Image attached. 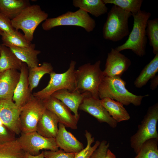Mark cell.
Listing matches in <instances>:
<instances>
[{
    "instance_id": "obj_1",
    "label": "cell",
    "mask_w": 158,
    "mask_h": 158,
    "mask_svg": "<svg viewBox=\"0 0 158 158\" xmlns=\"http://www.w3.org/2000/svg\"><path fill=\"white\" fill-rule=\"evenodd\" d=\"M126 83L121 77L104 76L98 88L100 99L109 98L118 102L123 105L132 104L138 106L141 104L143 98L148 96L138 95L130 92L126 88Z\"/></svg>"
},
{
    "instance_id": "obj_6",
    "label": "cell",
    "mask_w": 158,
    "mask_h": 158,
    "mask_svg": "<svg viewBox=\"0 0 158 158\" xmlns=\"http://www.w3.org/2000/svg\"><path fill=\"white\" fill-rule=\"evenodd\" d=\"M158 121L157 102L149 107L141 123L138 126L137 132L130 138V147L136 154L146 141L151 139H158L157 128Z\"/></svg>"
},
{
    "instance_id": "obj_39",
    "label": "cell",
    "mask_w": 158,
    "mask_h": 158,
    "mask_svg": "<svg viewBox=\"0 0 158 158\" xmlns=\"http://www.w3.org/2000/svg\"><path fill=\"white\" fill-rule=\"evenodd\" d=\"M103 158H116L115 154L109 149L107 150L105 155Z\"/></svg>"
},
{
    "instance_id": "obj_13",
    "label": "cell",
    "mask_w": 158,
    "mask_h": 158,
    "mask_svg": "<svg viewBox=\"0 0 158 158\" xmlns=\"http://www.w3.org/2000/svg\"><path fill=\"white\" fill-rule=\"evenodd\" d=\"M46 109L53 113L58 118L59 123L66 127L75 130L78 128V120L71 111L59 100L50 96L42 100Z\"/></svg>"
},
{
    "instance_id": "obj_27",
    "label": "cell",
    "mask_w": 158,
    "mask_h": 158,
    "mask_svg": "<svg viewBox=\"0 0 158 158\" xmlns=\"http://www.w3.org/2000/svg\"><path fill=\"white\" fill-rule=\"evenodd\" d=\"M1 35L3 42L2 44L8 47H28L32 44L28 41L24 35L18 30H16L14 32L11 33L3 32Z\"/></svg>"
},
{
    "instance_id": "obj_28",
    "label": "cell",
    "mask_w": 158,
    "mask_h": 158,
    "mask_svg": "<svg viewBox=\"0 0 158 158\" xmlns=\"http://www.w3.org/2000/svg\"><path fill=\"white\" fill-rule=\"evenodd\" d=\"M25 153L17 139L0 144V158H24Z\"/></svg>"
},
{
    "instance_id": "obj_7",
    "label": "cell",
    "mask_w": 158,
    "mask_h": 158,
    "mask_svg": "<svg viewBox=\"0 0 158 158\" xmlns=\"http://www.w3.org/2000/svg\"><path fill=\"white\" fill-rule=\"evenodd\" d=\"M76 62L71 60L68 69L62 73L53 71L50 74V79L47 86L42 90L32 94L35 97L43 100L51 96L55 92L66 89L72 92L76 90L75 67Z\"/></svg>"
},
{
    "instance_id": "obj_14",
    "label": "cell",
    "mask_w": 158,
    "mask_h": 158,
    "mask_svg": "<svg viewBox=\"0 0 158 158\" xmlns=\"http://www.w3.org/2000/svg\"><path fill=\"white\" fill-rule=\"evenodd\" d=\"M131 64L129 58L112 48L108 54L105 68L103 71L104 75V76L121 77Z\"/></svg>"
},
{
    "instance_id": "obj_24",
    "label": "cell",
    "mask_w": 158,
    "mask_h": 158,
    "mask_svg": "<svg viewBox=\"0 0 158 158\" xmlns=\"http://www.w3.org/2000/svg\"><path fill=\"white\" fill-rule=\"evenodd\" d=\"M73 4L96 17L106 13L108 10L103 0H73Z\"/></svg>"
},
{
    "instance_id": "obj_34",
    "label": "cell",
    "mask_w": 158,
    "mask_h": 158,
    "mask_svg": "<svg viewBox=\"0 0 158 158\" xmlns=\"http://www.w3.org/2000/svg\"><path fill=\"white\" fill-rule=\"evenodd\" d=\"M44 155V158H74L75 153H66L60 149L56 151L45 150Z\"/></svg>"
},
{
    "instance_id": "obj_36",
    "label": "cell",
    "mask_w": 158,
    "mask_h": 158,
    "mask_svg": "<svg viewBox=\"0 0 158 158\" xmlns=\"http://www.w3.org/2000/svg\"><path fill=\"white\" fill-rule=\"evenodd\" d=\"M109 146V142L105 140H102L90 158H103Z\"/></svg>"
},
{
    "instance_id": "obj_19",
    "label": "cell",
    "mask_w": 158,
    "mask_h": 158,
    "mask_svg": "<svg viewBox=\"0 0 158 158\" xmlns=\"http://www.w3.org/2000/svg\"><path fill=\"white\" fill-rule=\"evenodd\" d=\"M59 123L56 116L46 109L37 123L36 131L45 137L55 138L58 132Z\"/></svg>"
},
{
    "instance_id": "obj_15",
    "label": "cell",
    "mask_w": 158,
    "mask_h": 158,
    "mask_svg": "<svg viewBox=\"0 0 158 158\" xmlns=\"http://www.w3.org/2000/svg\"><path fill=\"white\" fill-rule=\"evenodd\" d=\"M20 71L19 79L12 99L16 105L22 107L28 102L32 94L28 80V68L25 63H23Z\"/></svg>"
},
{
    "instance_id": "obj_38",
    "label": "cell",
    "mask_w": 158,
    "mask_h": 158,
    "mask_svg": "<svg viewBox=\"0 0 158 158\" xmlns=\"http://www.w3.org/2000/svg\"><path fill=\"white\" fill-rule=\"evenodd\" d=\"M24 158H44V151L39 154L36 155H32L27 153H25Z\"/></svg>"
},
{
    "instance_id": "obj_10",
    "label": "cell",
    "mask_w": 158,
    "mask_h": 158,
    "mask_svg": "<svg viewBox=\"0 0 158 158\" xmlns=\"http://www.w3.org/2000/svg\"><path fill=\"white\" fill-rule=\"evenodd\" d=\"M21 133L17 139L25 153L36 155L39 154L40 151L43 150L53 151L59 150L55 138L45 137L36 131Z\"/></svg>"
},
{
    "instance_id": "obj_35",
    "label": "cell",
    "mask_w": 158,
    "mask_h": 158,
    "mask_svg": "<svg viewBox=\"0 0 158 158\" xmlns=\"http://www.w3.org/2000/svg\"><path fill=\"white\" fill-rule=\"evenodd\" d=\"M0 29L3 32L8 33H13L16 30L12 25L11 20L0 12Z\"/></svg>"
},
{
    "instance_id": "obj_4",
    "label": "cell",
    "mask_w": 158,
    "mask_h": 158,
    "mask_svg": "<svg viewBox=\"0 0 158 158\" xmlns=\"http://www.w3.org/2000/svg\"><path fill=\"white\" fill-rule=\"evenodd\" d=\"M132 14L113 5L108 13L103 28L104 38L114 42L119 41L130 34L128 19Z\"/></svg>"
},
{
    "instance_id": "obj_3",
    "label": "cell",
    "mask_w": 158,
    "mask_h": 158,
    "mask_svg": "<svg viewBox=\"0 0 158 158\" xmlns=\"http://www.w3.org/2000/svg\"><path fill=\"white\" fill-rule=\"evenodd\" d=\"M101 63L100 60L94 64L87 63L75 70L76 90L81 93H90L93 97L100 99L98 88L104 77Z\"/></svg>"
},
{
    "instance_id": "obj_11",
    "label": "cell",
    "mask_w": 158,
    "mask_h": 158,
    "mask_svg": "<svg viewBox=\"0 0 158 158\" xmlns=\"http://www.w3.org/2000/svg\"><path fill=\"white\" fill-rule=\"evenodd\" d=\"M21 108L12 99L0 100V119L16 135L21 133L20 120Z\"/></svg>"
},
{
    "instance_id": "obj_22",
    "label": "cell",
    "mask_w": 158,
    "mask_h": 158,
    "mask_svg": "<svg viewBox=\"0 0 158 158\" xmlns=\"http://www.w3.org/2000/svg\"><path fill=\"white\" fill-rule=\"evenodd\" d=\"M30 5L27 0H0V12L12 20Z\"/></svg>"
},
{
    "instance_id": "obj_9",
    "label": "cell",
    "mask_w": 158,
    "mask_h": 158,
    "mask_svg": "<svg viewBox=\"0 0 158 158\" xmlns=\"http://www.w3.org/2000/svg\"><path fill=\"white\" fill-rule=\"evenodd\" d=\"M46 109L42 100L32 94L21 108L20 115L21 133H26L36 131L37 123Z\"/></svg>"
},
{
    "instance_id": "obj_33",
    "label": "cell",
    "mask_w": 158,
    "mask_h": 158,
    "mask_svg": "<svg viewBox=\"0 0 158 158\" xmlns=\"http://www.w3.org/2000/svg\"><path fill=\"white\" fill-rule=\"evenodd\" d=\"M16 135L10 131L0 119V144L16 140Z\"/></svg>"
},
{
    "instance_id": "obj_25",
    "label": "cell",
    "mask_w": 158,
    "mask_h": 158,
    "mask_svg": "<svg viewBox=\"0 0 158 158\" xmlns=\"http://www.w3.org/2000/svg\"><path fill=\"white\" fill-rule=\"evenodd\" d=\"M147 64L140 72L134 82L137 88H141L145 85L149 80L153 78L158 71V53Z\"/></svg>"
},
{
    "instance_id": "obj_2",
    "label": "cell",
    "mask_w": 158,
    "mask_h": 158,
    "mask_svg": "<svg viewBox=\"0 0 158 158\" xmlns=\"http://www.w3.org/2000/svg\"><path fill=\"white\" fill-rule=\"evenodd\" d=\"M151 16L150 13L141 10L132 14L133 24L132 30L126 42L115 49L120 52L129 49L140 57L145 55L147 42L146 30L147 22Z\"/></svg>"
},
{
    "instance_id": "obj_40",
    "label": "cell",
    "mask_w": 158,
    "mask_h": 158,
    "mask_svg": "<svg viewBox=\"0 0 158 158\" xmlns=\"http://www.w3.org/2000/svg\"><path fill=\"white\" fill-rule=\"evenodd\" d=\"M3 32L0 29V35H1ZM0 52H1V47L0 46Z\"/></svg>"
},
{
    "instance_id": "obj_12",
    "label": "cell",
    "mask_w": 158,
    "mask_h": 158,
    "mask_svg": "<svg viewBox=\"0 0 158 158\" xmlns=\"http://www.w3.org/2000/svg\"><path fill=\"white\" fill-rule=\"evenodd\" d=\"M79 109L92 115L100 123H106L113 128L117 126L118 123L111 116L101 104L100 99L93 97L91 94L86 92Z\"/></svg>"
},
{
    "instance_id": "obj_37",
    "label": "cell",
    "mask_w": 158,
    "mask_h": 158,
    "mask_svg": "<svg viewBox=\"0 0 158 158\" xmlns=\"http://www.w3.org/2000/svg\"><path fill=\"white\" fill-rule=\"evenodd\" d=\"M151 80L150 88L152 90H154L157 88L158 84V75H155Z\"/></svg>"
},
{
    "instance_id": "obj_16",
    "label": "cell",
    "mask_w": 158,
    "mask_h": 158,
    "mask_svg": "<svg viewBox=\"0 0 158 158\" xmlns=\"http://www.w3.org/2000/svg\"><path fill=\"white\" fill-rule=\"evenodd\" d=\"M56 144L65 152L76 153L84 148L83 144L66 129L64 125L58 123V130L55 138Z\"/></svg>"
},
{
    "instance_id": "obj_18",
    "label": "cell",
    "mask_w": 158,
    "mask_h": 158,
    "mask_svg": "<svg viewBox=\"0 0 158 158\" xmlns=\"http://www.w3.org/2000/svg\"><path fill=\"white\" fill-rule=\"evenodd\" d=\"M86 92L81 93L77 90L71 92L66 89H61L53 93L51 96L59 100L73 112L79 120L78 112L79 107L82 102Z\"/></svg>"
},
{
    "instance_id": "obj_31",
    "label": "cell",
    "mask_w": 158,
    "mask_h": 158,
    "mask_svg": "<svg viewBox=\"0 0 158 158\" xmlns=\"http://www.w3.org/2000/svg\"><path fill=\"white\" fill-rule=\"evenodd\" d=\"M105 4H111L116 5L132 14L141 10L142 0H103Z\"/></svg>"
},
{
    "instance_id": "obj_8",
    "label": "cell",
    "mask_w": 158,
    "mask_h": 158,
    "mask_svg": "<svg viewBox=\"0 0 158 158\" xmlns=\"http://www.w3.org/2000/svg\"><path fill=\"white\" fill-rule=\"evenodd\" d=\"M96 25L95 20L88 13L79 9L75 12L68 11L57 17L48 18L42 23V26L44 30L48 31L59 26H78L89 32L94 30Z\"/></svg>"
},
{
    "instance_id": "obj_29",
    "label": "cell",
    "mask_w": 158,
    "mask_h": 158,
    "mask_svg": "<svg viewBox=\"0 0 158 158\" xmlns=\"http://www.w3.org/2000/svg\"><path fill=\"white\" fill-rule=\"evenodd\" d=\"M158 139L152 138L145 142L134 158H158Z\"/></svg>"
},
{
    "instance_id": "obj_23",
    "label": "cell",
    "mask_w": 158,
    "mask_h": 158,
    "mask_svg": "<svg viewBox=\"0 0 158 158\" xmlns=\"http://www.w3.org/2000/svg\"><path fill=\"white\" fill-rule=\"evenodd\" d=\"M0 46V73L10 69L20 70L23 62L9 47L2 44Z\"/></svg>"
},
{
    "instance_id": "obj_26",
    "label": "cell",
    "mask_w": 158,
    "mask_h": 158,
    "mask_svg": "<svg viewBox=\"0 0 158 158\" xmlns=\"http://www.w3.org/2000/svg\"><path fill=\"white\" fill-rule=\"evenodd\" d=\"M53 68L50 63L44 62L40 66L28 68V80L29 87L32 92L37 87L40 81L46 74H49L52 72Z\"/></svg>"
},
{
    "instance_id": "obj_30",
    "label": "cell",
    "mask_w": 158,
    "mask_h": 158,
    "mask_svg": "<svg viewBox=\"0 0 158 158\" xmlns=\"http://www.w3.org/2000/svg\"><path fill=\"white\" fill-rule=\"evenodd\" d=\"M146 34L149 40V44L153 48V52L158 53V18L148 20L146 28Z\"/></svg>"
},
{
    "instance_id": "obj_5",
    "label": "cell",
    "mask_w": 158,
    "mask_h": 158,
    "mask_svg": "<svg viewBox=\"0 0 158 158\" xmlns=\"http://www.w3.org/2000/svg\"><path fill=\"white\" fill-rule=\"evenodd\" d=\"M48 16V14L43 11L39 5H30L11 20V22L13 28L16 30H21L26 39L31 42L36 29Z\"/></svg>"
},
{
    "instance_id": "obj_17",
    "label": "cell",
    "mask_w": 158,
    "mask_h": 158,
    "mask_svg": "<svg viewBox=\"0 0 158 158\" xmlns=\"http://www.w3.org/2000/svg\"><path fill=\"white\" fill-rule=\"evenodd\" d=\"M20 75V72L15 69L0 73V100L12 99Z\"/></svg>"
},
{
    "instance_id": "obj_21",
    "label": "cell",
    "mask_w": 158,
    "mask_h": 158,
    "mask_svg": "<svg viewBox=\"0 0 158 158\" xmlns=\"http://www.w3.org/2000/svg\"><path fill=\"white\" fill-rule=\"evenodd\" d=\"M100 101L109 115L117 123L130 119L129 114L121 103L107 98L100 99Z\"/></svg>"
},
{
    "instance_id": "obj_20",
    "label": "cell",
    "mask_w": 158,
    "mask_h": 158,
    "mask_svg": "<svg viewBox=\"0 0 158 158\" xmlns=\"http://www.w3.org/2000/svg\"><path fill=\"white\" fill-rule=\"evenodd\" d=\"M35 44H32L28 47H11L9 48L16 57L23 63H25L30 68L38 66L37 56L41 51L35 49Z\"/></svg>"
},
{
    "instance_id": "obj_32",
    "label": "cell",
    "mask_w": 158,
    "mask_h": 158,
    "mask_svg": "<svg viewBox=\"0 0 158 158\" xmlns=\"http://www.w3.org/2000/svg\"><path fill=\"white\" fill-rule=\"evenodd\" d=\"M85 136L87 140V146L79 152L75 153L74 158H90L100 144V142L97 140L94 145L91 146L92 144L95 142V138L92 137L91 133L87 130H85Z\"/></svg>"
}]
</instances>
